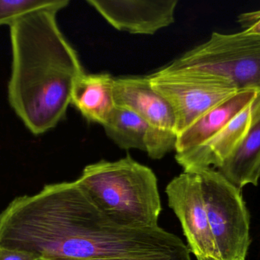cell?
Listing matches in <instances>:
<instances>
[{
	"mask_svg": "<svg viewBox=\"0 0 260 260\" xmlns=\"http://www.w3.org/2000/svg\"><path fill=\"white\" fill-rule=\"evenodd\" d=\"M165 192L168 206L180 221L190 253L197 260H220L198 174L183 172L168 183Z\"/></svg>",
	"mask_w": 260,
	"mask_h": 260,
	"instance_id": "7",
	"label": "cell"
},
{
	"mask_svg": "<svg viewBox=\"0 0 260 260\" xmlns=\"http://www.w3.org/2000/svg\"><path fill=\"white\" fill-rule=\"evenodd\" d=\"M70 4L68 0H0V26L44 11L59 12Z\"/></svg>",
	"mask_w": 260,
	"mask_h": 260,
	"instance_id": "15",
	"label": "cell"
},
{
	"mask_svg": "<svg viewBox=\"0 0 260 260\" xmlns=\"http://www.w3.org/2000/svg\"><path fill=\"white\" fill-rule=\"evenodd\" d=\"M57 13L37 12L9 25L8 99L35 135L53 129L63 119L75 81L85 73L77 52L58 25Z\"/></svg>",
	"mask_w": 260,
	"mask_h": 260,
	"instance_id": "2",
	"label": "cell"
},
{
	"mask_svg": "<svg viewBox=\"0 0 260 260\" xmlns=\"http://www.w3.org/2000/svg\"><path fill=\"white\" fill-rule=\"evenodd\" d=\"M159 70L210 75L228 81L238 91L260 93V35L213 32L206 42Z\"/></svg>",
	"mask_w": 260,
	"mask_h": 260,
	"instance_id": "4",
	"label": "cell"
},
{
	"mask_svg": "<svg viewBox=\"0 0 260 260\" xmlns=\"http://www.w3.org/2000/svg\"><path fill=\"white\" fill-rule=\"evenodd\" d=\"M260 108V93L244 111L234 118L216 135L190 154L177 160L184 172L196 174L218 167L241 143Z\"/></svg>",
	"mask_w": 260,
	"mask_h": 260,
	"instance_id": "11",
	"label": "cell"
},
{
	"mask_svg": "<svg viewBox=\"0 0 260 260\" xmlns=\"http://www.w3.org/2000/svg\"><path fill=\"white\" fill-rule=\"evenodd\" d=\"M103 128L107 135L122 149L145 151L153 160H160L175 151L177 136L157 129L124 107L117 106Z\"/></svg>",
	"mask_w": 260,
	"mask_h": 260,
	"instance_id": "9",
	"label": "cell"
},
{
	"mask_svg": "<svg viewBox=\"0 0 260 260\" xmlns=\"http://www.w3.org/2000/svg\"><path fill=\"white\" fill-rule=\"evenodd\" d=\"M76 182L119 224L135 228L158 226L162 206L157 177L130 156L88 165Z\"/></svg>",
	"mask_w": 260,
	"mask_h": 260,
	"instance_id": "3",
	"label": "cell"
},
{
	"mask_svg": "<svg viewBox=\"0 0 260 260\" xmlns=\"http://www.w3.org/2000/svg\"><path fill=\"white\" fill-rule=\"evenodd\" d=\"M117 30L138 35H153L174 22L177 0H88Z\"/></svg>",
	"mask_w": 260,
	"mask_h": 260,
	"instance_id": "8",
	"label": "cell"
},
{
	"mask_svg": "<svg viewBox=\"0 0 260 260\" xmlns=\"http://www.w3.org/2000/svg\"><path fill=\"white\" fill-rule=\"evenodd\" d=\"M259 93L253 90L238 92L199 118L177 136L176 160L190 154L216 135L249 106Z\"/></svg>",
	"mask_w": 260,
	"mask_h": 260,
	"instance_id": "12",
	"label": "cell"
},
{
	"mask_svg": "<svg viewBox=\"0 0 260 260\" xmlns=\"http://www.w3.org/2000/svg\"><path fill=\"white\" fill-rule=\"evenodd\" d=\"M247 34H255V35H260V21L255 23L253 25L249 28L244 30Z\"/></svg>",
	"mask_w": 260,
	"mask_h": 260,
	"instance_id": "17",
	"label": "cell"
},
{
	"mask_svg": "<svg viewBox=\"0 0 260 260\" xmlns=\"http://www.w3.org/2000/svg\"><path fill=\"white\" fill-rule=\"evenodd\" d=\"M0 247L50 258L191 260L177 235L113 221L74 182L15 198L0 214Z\"/></svg>",
	"mask_w": 260,
	"mask_h": 260,
	"instance_id": "1",
	"label": "cell"
},
{
	"mask_svg": "<svg viewBox=\"0 0 260 260\" xmlns=\"http://www.w3.org/2000/svg\"><path fill=\"white\" fill-rule=\"evenodd\" d=\"M148 77L153 88L171 105L177 135L211 108L239 92L221 78L201 73L157 70Z\"/></svg>",
	"mask_w": 260,
	"mask_h": 260,
	"instance_id": "6",
	"label": "cell"
},
{
	"mask_svg": "<svg viewBox=\"0 0 260 260\" xmlns=\"http://www.w3.org/2000/svg\"><path fill=\"white\" fill-rule=\"evenodd\" d=\"M114 96L117 106L129 108L157 129L177 136L174 111L148 76L114 78Z\"/></svg>",
	"mask_w": 260,
	"mask_h": 260,
	"instance_id": "10",
	"label": "cell"
},
{
	"mask_svg": "<svg viewBox=\"0 0 260 260\" xmlns=\"http://www.w3.org/2000/svg\"><path fill=\"white\" fill-rule=\"evenodd\" d=\"M0 260H41L39 256L28 252L0 247Z\"/></svg>",
	"mask_w": 260,
	"mask_h": 260,
	"instance_id": "16",
	"label": "cell"
},
{
	"mask_svg": "<svg viewBox=\"0 0 260 260\" xmlns=\"http://www.w3.org/2000/svg\"><path fill=\"white\" fill-rule=\"evenodd\" d=\"M196 174L220 260H245L250 245V215L241 189L213 168Z\"/></svg>",
	"mask_w": 260,
	"mask_h": 260,
	"instance_id": "5",
	"label": "cell"
},
{
	"mask_svg": "<svg viewBox=\"0 0 260 260\" xmlns=\"http://www.w3.org/2000/svg\"><path fill=\"white\" fill-rule=\"evenodd\" d=\"M46 260H122L117 259H106V258H98V259H72V258H64V257H57V258H50Z\"/></svg>",
	"mask_w": 260,
	"mask_h": 260,
	"instance_id": "18",
	"label": "cell"
},
{
	"mask_svg": "<svg viewBox=\"0 0 260 260\" xmlns=\"http://www.w3.org/2000/svg\"><path fill=\"white\" fill-rule=\"evenodd\" d=\"M216 169L240 189L248 184L257 186L260 179V108L245 137Z\"/></svg>",
	"mask_w": 260,
	"mask_h": 260,
	"instance_id": "14",
	"label": "cell"
},
{
	"mask_svg": "<svg viewBox=\"0 0 260 260\" xmlns=\"http://www.w3.org/2000/svg\"><path fill=\"white\" fill-rule=\"evenodd\" d=\"M114 79L108 73H84L75 81L70 104L88 122L104 126L117 108Z\"/></svg>",
	"mask_w": 260,
	"mask_h": 260,
	"instance_id": "13",
	"label": "cell"
}]
</instances>
